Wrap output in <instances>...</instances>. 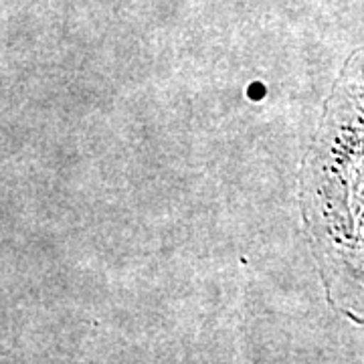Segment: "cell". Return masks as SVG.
<instances>
[{"label": "cell", "instance_id": "6da1fadb", "mask_svg": "<svg viewBox=\"0 0 364 364\" xmlns=\"http://www.w3.org/2000/svg\"><path fill=\"white\" fill-rule=\"evenodd\" d=\"M299 193L330 304L354 318L364 312V49L330 93Z\"/></svg>", "mask_w": 364, "mask_h": 364}, {"label": "cell", "instance_id": "7a4b0ae2", "mask_svg": "<svg viewBox=\"0 0 364 364\" xmlns=\"http://www.w3.org/2000/svg\"><path fill=\"white\" fill-rule=\"evenodd\" d=\"M263 93H265V87H263L261 83H255V85H251V87H249V95H251V100H261V97H263Z\"/></svg>", "mask_w": 364, "mask_h": 364}]
</instances>
